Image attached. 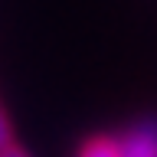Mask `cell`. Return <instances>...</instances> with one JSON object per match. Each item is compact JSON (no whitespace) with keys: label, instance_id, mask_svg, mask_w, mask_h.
I'll use <instances>...</instances> for the list:
<instances>
[{"label":"cell","instance_id":"1","mask_svg":"<svg viewBox=\"0 0 157 157\" xmlns=\"http://www.w3.org/2000/svg\"><path fill=\"white\" fill-rule=\"evenodd\" d=\"M121 157H157V115H144L131 121L128 131L118 137Z\"/></svg>","mask_w":157,"mask_h":157},{"label":"cell","instance_id":"2","mask_svg":"<svg viewBox=\"0 0 157 157\" xmlns=\"http://www.w3.org/2000/svg\"><path fill=\"white\" fill-rule=\"evenodd\" d=\"M78 157H121L118 137H88L78 147Z\"/></svg>","mask_w":157,"mask_h":157},{"label":"cell","instance_id":"3","mask_svg":"<svg viewBox=\"0 0 157 157\" xmlns=\"http://www.w3.org/2000/svg\"><path fill=\"white\" fill-rule=\"evenodd\" d=\"M10 144H13V124H10L7 111H3V105H0V151L10 147Z\"/></svg>","mask_w":157,"mask_h":157},{"label":"cell","instance_id":"4","mask_svg":"<svg viewBox=\"0 0 157 157\" xmlns=\"http://www.w3.org/2000/svg\"><path fill=\"white\" fill-rule=\"evenodd\" d=\"M0 157H29V154H26V151H23V147L10 144V147H3V151H0Z\"/></svg>","mask_w":157,"mask_h":157}]
</instances>
